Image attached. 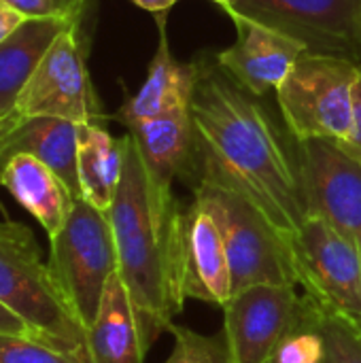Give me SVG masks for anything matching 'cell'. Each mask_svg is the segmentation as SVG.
<instances>
[{
    "instance_id": "6da1fadb",
    "label": "cell",
    "mask_w": 361,
    "mask_h": 363,
    "mask_svg": "<svg viewBox=\"0 0 361 363\" xmlns=\"http://www.w3.org/2000/svg\"><path fill=\"white\" fill-rule=\"evenodd\" d=\"M198 183L228 187L251 202L291 242L309 215L296 145H289L257 96L215 62H200L191 96Z\"/></svg>"
},
{
    "instance_id": "7a4b0ae2",
    "label": "cell",
    "mask_w": 361,
    "mask_h": 363,
    "mask_svg": "<svg viewBox=\"0 0 361 363\" xmlns=\"http://www.w3.org/2000/svg\"><path fill=\"white\" fill-rule=\"evenodd\" d=\"M126 157L109 219L117 247V272L130 294L145 351L183 311V211L151 191L138 147L128 132Z\"/></svg>"
},
{
    "instance_id": "3957f363",
    "label": "cell",
    "mask_w": 361,
    "mask_h": 363,
    "mask_svg": "<svg viewBox=\"0 0 361 363\" xmlns=\"http://www.w3.org/2000/svg\"><path fill=\"white\" fill-rule=\"evenodd\" d=\"M0 304L34 338L89 363L85 328L57 289L32 230L15 221H0Z\"/></svg>"
},
{
    "instance_id": "277c9868",
    "label": "cell",
    "mask_w": 361,
    "mask_h": 363,
    "mask_svg": "<svg viewBox=\"0 0 361 363\" xmlns=\"http://www.w3.org/2000/svg\"><path fill=\"white\" fill-rule=\"evenodd\" d=\"M361 64L304 51L277 89L285 125L296 143H343L351 134Z\"/></svg>"
},
{
    "instance_id": "5b68a950",
    "label": "cell",
    "mask_w": 361,
    "mask_h": 363,
    "mask_svg": "<svg viewBox=\"0 0 361 363\" xmlns=\"http://www.w3.org/2000/svg\"><path fill=\"white\" fill-rule=\"evenodd\" d=\"M194 202L209 211L221 232L232 274V294L260 283L298 285L289 242L251 202L213 183H196Z\"/></svg>"
},
{
    "instance_id": "8992f818",
    "label": "cell",
    "mask_w": 361,
    "mask_h": 363,
    "mask_svg": "<svg viewBox=\"0 0 361 363\" xmlns=\"http://www.w3.org/2000/svg\"><path fill=\"white\" fill-rule=\"evenodd\" d=\"M49 242L47 264L53 281L87 332L98 315L104 287L117 272V247L109 213L77 198L64 228Z\"/></svg>"
},
{
    "instance_id": "52a82bcc",
    "label": "cell",
    "mask_w": 361,
    "mask_h": 363,
    "mask_svg": "<svg viewBox=\"0 0 361 363\" xmlns=\"http://www.w3.org/2000/svg\"><path fill=\"white\" fill-rule=\"evenodd\" d=\"M298 287L319 308L361 328V251L319 213L289 242Z\"/></svg>"
},
{
    "instance_id": "ba28073f",
    "label": "cell",
    "mask_w": 361,
    "mask_h": 363,
    "mask_svg": "<svg viewBox=\"0 0 361 363\" xmlns=\"http://www.w3.org/2000/svg\"><path fill=\"white\" fill-rule=\"evenodd\" d=\"M13 115L55 117L72 123L104 125V111L89 79L81 19L70 23L49 47L21 94Z\"/></svg>"
},
{
    "instance_id": "9c48e42d",
    "label": "cell",
    "mask_w": 361,
    "mask_h": 363,
    "mask_svg": "<svg viewBox=\"0 0 361 363\" xmlns=\"http://www.w3.org/2000/svg\"><path fill=\"white\" fill-rule=\"evenodd\" d=\"M221 308L234 363H272L283 340L302 328L306 302L298 285L260 283L232 294Z\"/></svg>"
},
{
    "instance_id": "30bf717a",
    "label": "cell",
    "mask_w": 361,
    "mask_h": 363,
    "mask_svg": "<svg viewBox=\"0 0 361 363\" xmlns=\"http://www.w3.org/2000/svg\"><path fill=\"white\" fill-rule=\"evenodd\" d=\"M232 11L291 34L309 51L361 64V0H238Z\"/></svg>"
},
{
    "instance_id": "8fae6325",
    "label": "cell",
    "mask_w": 361,
    "mask_h": 363,
    "mask_svg": "<svg viewBox=\"0 0 361 363\" xmlns=\"http://www.w3.org/2000/svg\"><path fill=\"white\" fill-rule=\"evenodd\" d=\"M309 213H319L361 251V164L328 140L296 143Z\"/></svg>"
},
{
    "instance_id": "7c38bea8",
    "label": "cell",
    "mask_w": 361,
    "mask_h": 363,
    "mask_svg": "<svg viewBox=\"0 0 361 363\" xmlns=\"http://www.w3.org/2000/svg\"><path fill=\"white\" fill-rule=\"evenodd\" d=\"M228 17L236 28V40L219 51L215 62L253 96H264L270 89L277 91L300 55L309 51L306 45L249 15L232 11Z\"/></svg>"
},
{
    "instance_id": "4fadbf2b",
    "label": "cell",
    "mask_w": 361,
    "mask_h": 363,
    "mask_svg": "<svg viewBox=\"0 0 361 363\" xmlns=\"http://www.w3.org/2000/svg\"><path fill=\"white\" fill-rule=\"evenodd\" d=\"M128 132L138 147L157 202H177L172 196V183L174 179L185 177L196 160V132L189 106L140 119L128 125Z\"/></svg>"
},
{
    "instance_id": "5bb4252c",
    "label": "cell",
    "mask_w": 361,
    "mask_h": 363,
    "mask_svg": "<svg viewBox=\"0 0 361 363\" xmlns=\"http://www.w3.org/2000/svg\"><path fill=\"white\" fill-rule=\"evenodd\" d=\"M77 149L79 123L55 117H21L13 113L0 119V168L13 155H34L66 183L74 198H81Z\"/></svg>"
},
{
    "instance_id": "9a60e30c",
    "label": "cell",
    "mask_w": 361,
    "mask_h": 363,
    "mask_svg": "<svg viewBox=\"0 0 361 363\" xmlns=\"http://www.w3.org/2000/svg\"><path fill=\"white\" fill-rule=\"evenodd\" d=\"M185 298L223 306L232 298V274L221 232L198 202L183 211Z\"/></svg>"
},
{
    "instance_id": "2e32d148",
    "label": "cell",
    "mask_w": 361,
    "mask_h": 363,
    "mask_svg": "<svg viewBox=\"0 0 361 363\" xmlns=\"http://www.w3.org/2000/svg\"><path fill=\"white\" fill-rule=\"evenodd\" d=\"M157 49L149 62L143 85L115 113V121L123 123L126 128L140 119H149L191 104L200 62L185 64L174 57L166 32V13H157Z\"/></svg>"
},
{
    "instance_id": "e0dca14e",
    "label": "cell",
    "mask_w": 361,
    "mask_h": 363,
    "mask_svg": "<svg viewBox=\"0 0 361 363\" xmlns=\"http://www.w3.org/2000/svg\"><path fill=\"white\" fill-rule=\"evenodd\" d=\"M0 185L40 223L49 238L64 228L77 200L45 162L28 153L6 160L0 168Z\"/></svg>"
},
{
    "instance_id": "ac0fdd59",
    "label": "cell",
    "mask_w": 361,
    "mask_h": 363,
    "mask_svg": "<svg viewBox=\"0 0 361 363\" xmlns=\"http://www.w3.org/2000/svg\"><path fill=\"white\" fill-rule=\"evenodd\" d=\"M147 355L130 294L115 272L102 294L94 323L87 328L89 363H143Z\"/></svg>"
},
{
    "instance_id": "d6986e66",
    "label": "cell",
    "mask_w": 361,
    "mask_h": 363,
    "mask_svg": "<svg viewBox=\"0 0 361 363\" xmlns=\"http://www.w3.org/2000/svg\"><path fill=\"white\" fill-rule=\"evenodd\" d=\"M79 19L83 17H30L0 43V119L15 108L17 96L53 40Z\"/></svg>"
},
{
    "instance_id": "ffe728a7",
    "label": "cell",
    "mask_w": 361,
    "mask_h": 363,
    "mask_svg": "<svg viewBox=\"0 0 361 363\" xmlns=\"http://www.w3.org/2000/svg\"><path fill=\"white\" fill-rule=\"evenodd\" d=\"M123 157V136L113 138L111 132L100 123H81L77 149L81 198L91 206L109 213L121 181Z\"/></svg>"
},
{
    "instance_id": "44dd1931",
    "label": "cell",
    "mask_w": 361,
    "mask_h": 363,
    "mask_svg": "<svg viewBox=\"0 0 361 363\" xmlns=\"http://www.w3.org/2000/svg\"><path fill=\"white\" fill-rule=\"evenodd\" d=\"M304 302V321L317 330L323 340V363H361V328L319 308L306 296Z\"/></svg>"
},
{
    "instance_id": "7402d4cb",
    "label": "cell",
    "mask_w": 361,
    "mask_h": 363,
    "mask_svg": "<svg viewBox=\"0 0 361 363\" xmlns=\"http://www.w3.org/2000/svg\"><path fill=\"white\" fill-rule=\"evenodd\" d=\"M168 332L174 338L170 357L164 363H234L226 334L204 336L183 325H170Z\"/></svg>"
},
{
    "instance_id": "603a6c76",
    "label": "cell",
    "mask_w": 361,
    "mask_h": 363,
    "mask_svg": "<svg viewBox=\"0 0 361 363\" xmlns=\"http://www.w3.org/2000/svg\"><path fill=\"white\" fill-rule=\"evenodd\" d=\"M0 363H85L32 334H0Z\"/></svg>"
},
{
    "instance_id": "cb8c5ba5",
    "label": "cell",
    "mask_w": 361,
    "mask_h": 363,
    "mask_svg": "<svg viewBox=\"0 0 361 363\" xmlns=\"http://www.w3.org/2000/svg\"><path fill=\"white\" fill-rule=\"evenodd\" d=\"M272 363H323V340L319 332L304 321L298 332L283 340Z\"/></svg>"
},
{
    "instance_id": "d4e9b609",
    "label": "cell",
    "mask_w": 361,
    "mask_h": 363,
    "mask_svg": "<svg viewBox=\"0 0 361 363\" xmlns=\"http://www.w3.org/2000/svg\"><path fill=\"white\" fill-rule=\"evenodd\" d=\"M13 9H17L23 17H72L60 0H4Z\"/></svg>"
},
{
    "instance_id": "484cf974",
    "label": "cell",
    "mask_w": 361,
    "mask_h": 363,
    "mask_svg": "<svg viewBox=\"0 0 361 363\" xmlns=\"http://www.w3.org/2000/svg\"><path fill=\"white\" fill-rule=\"evenodd\" d=\"M336 147H340L349 157H353L357 164H361V74L357 89H355V111H353V125H351V134L338 143Z\"/></svg>"
},
{
    "instance_id": "4316f807",
    "label": "cell",
    "mask_w": 361,
    "mask_h": 363,
    "mask_svg": "<svg viewBox=\"0 0 361 363\" xmlns=\"http://www.w3.org/2000/svg\"><path fill=\"white\" fill-rule=\"evenodd\" d=\"M26 19L28 17H23L17 9H13L11 4L0 0V43L6 40Z\"/></svg>"
},
{
    "instance_id": "83f0119b",
    "label": "cell",
    "mask_w": 361,
    "mask_h": 363,
    "mask_svg": "<svg viewBox=\"0 0 361 363\" xmlns=\"http://www.w3.org/2000/svg\"><path fill=\"white\" fill-rule=\"evenodd\" d=\"M2 332H6V334H30L26 323L15 313H11L6 306L0 304V334Z\"/></svg>"
},
{
    "instance_id": "f1b7e54d",
    "label": "cell",
    "mask_w": 361,
    "mask_h": 363,
    "mask_svg": "<svg viewBox=\"0 0 361 363\" xmlns=\"http://www.w3.org/2000/svg\"><path fill=\"white\" fill-rule=\"evenodd\" d=\"M136 6L151 11V13H166L168 9H172L179 0H132Z\"/></svg>"
},
{
    "instance_id": "f546056e",
    "label": "cell",
    "mask_w": 361,
    "mask_h": 363,
    "mask_svg": "<svg viewBox=\"0 0 361 363\" xmlns=\"http://www.w3.org/2000/svg\"><path fill=\"white\" fill-rule=\"evenodd\" d=\"M60 2H62V6H64L70 15H74V17H83V11H85L87 0H60Z\"/></svg>"
},
{
    "instance_id": "4dcf8cb0",
    "label": "cell",
    "mask_w": 361,
    "mask_h": 363,
    "mask_svg": "<svg viewBox=\"0 0 361 363\" xmlns=\"http://www.w3.org/2000/svg\"><path fill=\"white\" fill-rule=\"evenodd\" d=\"M211 2H215L217 6H221V11H223V13H230V11L236 6V2H238V0H211Z\"/></svg>"
}]
</instances>
